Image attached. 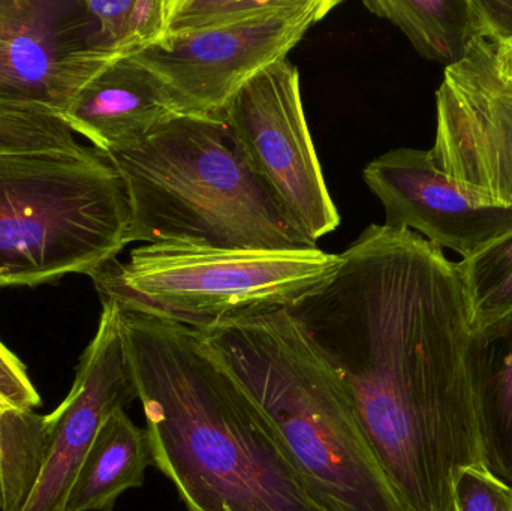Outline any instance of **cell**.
Masks as SVG:
<instances>
[{"label": "cell", "instance_id": "1", "mask_svg": "<svg viewBox=\"0 0 512 511\" xmlns=\"http://www.w3.org/2000/svg\"><path fill=\"white\" fill-rule=\"evenodd\" d=\"M286 311L351 401L403 511H454V474L483 464L459 263L414 231L372 224Z\"/></svg>", "mask_w": 512, "mask_h": 511}, {"label": "cell", "instance_id": "2", "mask_svg": "<svg viewBox=\"0 0 512 511\" xmlns=\"http://www.w3.org/2000/svg\"><path fill=\"white\" fill-rule=\"evenodd\" d=\"M117 309L155 467L186 510L328 511L198 330Z\"/></svg>", "mask_w": 512, "mask_h": 511}, {"label": "cell", "instance_id": "3", "mask_svg": "<svg viewBox=\"0 0 512 511\" xmlns=\"http://www.w3.org/2000/svg\"><path fill=\"white\" fill-rule=\"evenodd\" d=\"M200 333L325 509L403 511L351 401L286 309Z\"/></svg>", "mask_w": 512, "mask_h": 511}, {"label": "cell", "instance_id": "4", "mask_svg": "<svg viewBox=\"0 0 512 511\" xmlns=\"http://www.w3.org/2000/svg\"><path fill=\"white\" fill-rule=\"evenodd\" d=\"M104 155L125 180L129 243L316 248L271 197L219 117L179 114L144 140Z\"/></svg>", "mask_w": 512, "mask_h": 511}, {"label": "cell", "instance_id": "5", "mask_svg": "<svg viewBox=\"0 0 512 511\" xmlns=\"http://www.w3.org/2000/svg\"><path fill=\"white\" fill-rule=\"evenodd\" d=\"M125 180L95 147L0 155V287L92 275L129 245Z\"/></svg>", "mask_w": 512, "mask_h": 511}, {"label": "cell", "instance_id": "6", "mask_svg": "<svg viewBox=\"0 0 512 511\" xmlns=\"http://www.w3.org/2000/svg\"><path fill=\"white\" fill-rule=\"evenodd\" d=\"M340 254L319 248L216 249L158 243L134 249L126 263L90 275L101 302L207 330L286 309L327 282Z\"/></svg>", "mask_w": 512, "mask_h": 511}, {"label": "cell", "instance_id": "7", "mask_svg": "<svg viewBox=\"0 0 512 511\" xmlns=\"http://www.w3.org/2000/svg\"><path fill=\"white\" fill-rule=\"evenodd\" d=\"M337 0H285L252 20L165 35L131 54L167 87L180 114L219 117L268 66L286 59Z\"/></svg>", "mask_w": 512, "mask_h": 511}, {"label": "cell", "instance_id": "8", "mask_svg": "<svg viewBox=\"0 0 512 511\" xmlns=\"http://www.w3.org/2000/svg\"><path fill=\"white\" fill-rule=\"evenodd\" d=\"M219 119L271 197L312 242L339 227L307 128L297 66L286 59L268 66L231 99Z\"/></svg>", "mask_w": 512, "mask_h": 511}, {"label": "cell", "instance_id": "9", "mask_svg": "<svg viewBox=\"0 0 512 511\" xmlns=\"http://www.w3.org/2000/svg\"><path fill=\"white\" fill-rule=\"evenodd\" d=\"M436 119L433 165L468 191L511 207L512 81L498 44L475 39L463 60L445 68Z\"/></svg>", "mask_w": 512, "mask_h": 511}, {"label": "cell", "instance_id": "10", "mask_svg": "<svg viewBox=\"0 0 512 511\" xmlns=\"http://www.w3.org/2000/svg\"><path fill=\"white\" fill-rule=\"evenodd\" d=\"M86 0H0V101L63 116L81 89L119 59L96 45Z\"/></svg>", "mask_w": 512, "mask_h": 511}, {"label": "cell", "instance_id": "11", "mask_svg": "<svg viewBox=\"0 0 512 511\" xmlns=\"http://www.w3.org/2000/svg\"><path fill=\"white\" fill-rule=\"evenodd\" d=\"M363 177L384 206L385 227L414 231L463 260L512 231V206L492 203L442 174L429 150H390L367 164Z\"/></svg>", "mask_w": 512, "mask_h": 511}, {"label": "cell", "instance_id": "12", "mask_svg": "<svg viewBox=\"0 0 512 511\" xmlns=\"http://www.w3.org/2000/svg\"><path fill=\"white\" fill-rule=\"evenodd\" d=\"M137 399L123 350L119 309L102 302L95 338L81 354L74 384L50 413V443L44 468L23 511H66L72 485L105 420Z\"/></svg>", "mask_w": 512, "mask_h": 511}, {"label": "cell", "instance_id": "13", "mask_svg": "<svg viewBox=\"0 0 512 511\" xmlns=\"http://www.w3.org/2000/svg\"><path fill=\"white\" fill-rule=\"evenodd\" d=\"M179 114L164 83L134 56H123L78 92L62 119L108 153L144 140Z\"/></svg>", "mask_w": 512, "mask_h": 511}, {"label": "cell", "instance_id": "14", "mask_svg": "<svg viewBox=\"0 0 512 511\" xmlns=\"http://www.w3.org/2000/svg\"><path fill=\"white\" fill-rule=\"evenodd\" d=\"M466 368L483 464L512 488V311L472 330Z\"/></svg>", "mask_w": 512, "mask_h": 511}, {"label": "cell", "instance_id": "15", "mask_svg": "<svg viewBox=\"0 0 512 511\" xmlns=\"http://www.w3.org/2000/svg\"><path fill=\"white\" fill-rule=\"evenodd\" d=\"M155 467L146 428L117 410L99 429L72 485L66 511H111L120 495L141 488L146 470Z\"/></svg>", "mask_w": 512, "mask_h": 511}, {"label": "cell", "instance_id": "16", "mask_svg": "<svg viewBox=\"0 0 512 511\" xmlns=\"http://www.w3.org/2000/svg\"><path fill=\"white\" fill-rule=\"evenodd\" d=\"M372 14L399 27L424 59L456 65L480 38L471 0H366Z\"/></svg>", "mask_w": 512, "mask_h": 511}, {"label": "cell", "instance_id": "17", "mask_svg": "<svg viewBox=\"0 0 512 511\" xmlns=\"http://www.w3.org/2000/svg\"><path fill=\"white\" fill-rule=\"evenodd\" d=\"M51 420L35 410L0 414V511H23L35 491L50 443Z\"/></svg>", "mask_w": 512, "mask_h": 511}, {"label": "cell", "instance_id": "18", "mask_svg": "<svg viewBox=\"0 0 512 511\" xmlns=\"http://www.w3.org/2000/svg\"><path fill=\"white\" fill-rule=\"evenodd\" d=\"M86 6L99 50L131 56L167 35L174 0H86Z\"/></svg>", "mask_w": 512, "mask_h": 511}, {"label": "cell", "instance_id": "19", "mask_svg": "<svg viewBox=\"0 0 512 511\" xmlns=\"http://www.w3.org/2000/svg\"><path fill=\"white\" fill-rule=\"evenodd\" d=\"M62 116L29 102L0 101V155L32 152H83Z\"/></svg>", "mask_w": 512, "mask_h": 511}, {"label": "cell", "instance_id": "20", "mask_svg": "<svg viewBox=\"0 0 512 511\" xmlns=\"http://www.w3.org/2000/svg\"><path fill=\"white\" fill-rule=\"evenodd\" d=\"M459 266L474 329L512 311V231Z\"/></svg>", "mask_w": 512, "mask_h": 511}, {"label": "cell", "instance_id": "21", "mask_svg": "<svg viewBox=\"0 0 512 511\" xmlns=\"http://www.w3.org/2000/svg\"><path fill=\"white\" fill-rule=\"evenodd\" d=\"M285 0H176L167 35L215 29L252 20Z\"/></svg>", "mask_w": 512, "mask_h": 511}, {"label": "cell", "instance_id": "22", "mask_svg": "<svg viewBox=\"0 0 512 511\" xmlns=\"http://www.w3.org/2000/svg\"><path fill=\"white\" fill-rule=\"evenodd\" d=\"M454 511H512V488L484 464L459 468L451 485Z\"/></svg>", "mask_w": 512, "mask_h": 511}, {"label": "cell", "instance_id": "23", "mask_svg": "<svg viewBox=\"0 0 512 511\" xmlns=\"http://www.w3.org/2000/svg\"><path fill=\"white\" fill-rule=\"evenodd\" d=\"M480 38L501 45L512 42V0H471Z\"/></svg>", "mask_w": 512, "mask_h": 511}, {"label": "cell", "instance_id": "24", "mask_svg": "<svg viewBox=\"0 0 512 511\" xmlns=\"http://www.w3.org/2000/svg\"><path fill=\"white\" fill-rule=\"evenodd\" d=\"M499 60H501V66L505 74L512 81V42L499 47Z\"/></svg>", "mask_w": 512, "mask_h": 511}]
</instances>
